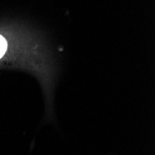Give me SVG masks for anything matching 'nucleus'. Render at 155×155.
I'll list each match as a JSON object with an SVG mask.
<instances>
[{"label": "nucleus", "instance_id": "1", "mask_svg": "<svg viewBox=\"0 0 155 155\" xmlns=\"http://www.w3.org/2000/svg\"><path fill=\"white\" fill-rule=\"evenodd\" d=\"M7 48H8V43L6 39L2 35H0V59L3 57V55L7 51Z\"/></svg>", "mask_w": 155, "mask_h": 155}]
</instances>
